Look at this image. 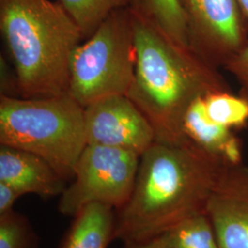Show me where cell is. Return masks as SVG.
Wrapping results in <instances>:
<instances>
[{
  "instance_id": "6da1fadb",
  "label": "cell",
  "mask_w": 248,
  "mask_h": 248,
  "mask_svg": "<svg viewBox=\"0 0 248 248\" xmlns=\"http://www.w3.org/2000/svg\"><path fill=\"white\" fill-rule=\"evenodd\" d=\"M225 164L188 140L155 141L141 155L130 200L115 211V240L153 239L207 213Z\"/></svg>"
},
{
  "instance_id": "7a4b0ae2",
  "label": "cell",
  "mask_w": 248,
  "mask_h": 248,
  "mask_svg": "<svg viewBox=\"0 0 248 248\" xmlns=\"http://www.w3.org/2000/svg\"><path fill=\"white\" fill-rule=\"evenodd\" d=\"M132 9L136 66L127 96L150 122L156 142L186 141L182 123L190 104L210 93L232 89L219 68Z\"/></svg>"
},
{
  "instance_id": "3957f363",
  "label": "cell",
  "mask_w": 248,
  "mask_h": 248,
  "mask_svg": "<svg viewBox=\"0 0 248 248\" xmlns=\"http://www.w3.org/2000/svg\"><path fill=\"white\" fill-rule=\"evenodd\" d=\"M0 31L19 97L68 93L72 57L84 38L58 0H0Z\"/></svg>"
},
{
  "instance_id": "277c9868",
  "label": "cell",
  "mask_w": 248,
  "mask_h": 248,
  "mask_svg": "<svg viewBox=\"0 0 248 248\" xmlns=\"http://www.w3.org/2000/svg\"><path fill=\"white\" fill-rule=\"evenodd\" d=\"M0 144L35 154L72 180L88 144L84 108L68 93L30 98L0 95Z\"/></svg>"
},
{
  "instance_id": "5b68a950",
  "label": "cell",
  "mask_w": 248,
  "mask_h": 248,
  "mask_svg": "<svg viewBox=\"0 0 248 248\" xmlns=\"http://www.w3.org/2000/svg\"><path fill=\"white\" fill-rule=\"evenodd\" d=\"M135 66L133 9H117L76 49L68 94L83 108L108 96L127 95Z\"/></svg>"
},
{
  "instance_id": "8992f818",
  "label": "cell",
  "mask_w": 248,
  "mask_h": 248,
  "mask_svg": "<svg viewBox=\"0 0 248 248\" xmlns=\"http://www.w3.org/2000/svg\"><path fill=\"white\" fill-rule=\"evenodd\" d=\"M140 158L132 151L87 144L70 185L60 196L59 213L75 216L90 203L123 208L133 194Z\"/></svg>"
},
{
  "instance_id": "52a82bcc",
  "label": "cell",
  "mask_w": 248,
  "mask_h": 248,
  "mask_svg": "<svg viewBox=\"0 0 248 248\" xmlns=\"http://www.w3.org/2000/svg\"><path fill=\"white\" fill-rule=\"evenodd\" d=\"M191 49L219 68L248 41V19L236 0H178Z\"/></svg>"
},
{
  "instance_id": "ba28073f",
  "label": "cell",
  "mask_w": 248,
  "mask_h": 248,
  "mask_svg": "<svg viewBox=\"0 0 248 248\" xmlns=\"http://www.w3.org/2000/svg\"><path fill=\"white\" fill-rule=\"evenodd\" d=\"M88 144L132 151L140 155L155 142L148 119L127 95L100 98L84 108Z\"/></svg>"
},
{
  "instance_id": "9c48e42d",
  "label": "cell",
  "mask_w": 248,
  "mask_h": 248,
  "mask_svg": "<svg viewBox=\"0 0 248 248\" xmlns=\"http://www.w3.org/2000/svg\"><path fill=\"white\" fill-rule=\"evenodd\" d=\"M221 248H248V167L225 164L208 204Z\"/></svg>"
},
{
  "instance_id": "30bf717a",
  "label": "cell",
  "mask_w": 248,
  "mask_h": 248,
  "mask_svg": "<svg viewBox=\"0 0 248 248\" xmlns=\"http://www.w3.org/2000/svg\"><path fill=\"white\" fill-rule=\"evenodd\" d=\"M0 183L21 195L36 194L43 199L61 196L67 181L41 156L0 144Z\"/></svg>"
},
{
  "instance_id": "8fae6325",
  "label": "cell",
  "mask_w": 248,
  "mask_h": 248,
  "mask_svg": "<svg viewBox=\"0 0 248 248\" xmlns=\"http://www.w3.org/2000/svg\"><path fill=\"white\" fill-rule=\"evenodd\" d=\"M184 136L196 146L226 164L243 162V143L233 130L213 122L206 112L203 97L196 98L183 118Z\"/></svg>"
},
{
  "instance_id": "7c38bea8",
  "label": "cell",
  "mask_w": 248,
  "mask_h": 248,
  "mask_svg": "<svg viewBox=\"0 0 248 248\" xmlns=\"http://www.w3.org/2000/svg\"><path fill=\"white\" fill-rule=\"evenodd\" d=\"M115 210L90 203L74 216L71 226L58 248H108L114 241Z\"/></svg>"
},
{
  "instance_id": "4fadbf2b",
  "label": "cell",
  "mask_w": 248,
  "mask_h": 248,
  "mask_svg": "<svg viewBox=\"0 0 248 248\" xmlns=\"http://www.w3.org/2000/svg\"><path fill=\"white\" fill-rule=\"evenodd\" d=\"M136 10L177 44L191 49L186 17L178 0H141L140 8Z\"/></svg>"
},
{
  "instance_id": "5bb4252c",
  "label": "cell",
  "mask_w": 248,
  "mask_h": 248,
  "mask_svg": "<svg viewBox=\"0 0 248 248\" xmlns=\"http://www.w3.org/2000/svg\"><path fill=\"white\" fill-rule=\"evenodd\" d=\"M89 39L113 11L130 8L133 0H58Z\"/></svg>"
},
{
  "instance_id": "9a60e30c",
  "label": "cell",
  "mask_w": 248,
  "mask_h": 248,
  "mask_svg": "<svg viewBox=\"0 0 248 248\" xmlns=\"http://www.w3.org/2000/svg\"><path fill=\"white\" fill-rule=\"evenodd\" d=\"M206 112L216 124L231 130L242 129L248 124V97L232 91H219L204 96Z\"/></svg>"
},
{
  "instance_id": "2e32d148",
  "label": "cell",
  "mask_w": 248,
  "mask_h": 248,
  "mask_svg": "<svg viewBox=\"0 0 248 248\" xmlns=\"http://www.w3.org/2000/svg\"><path fill=\"white\" fill-rule=\"evenodd\" d=\"M164 234L172 248H221L207 213L186 219Z\"/></svg>"
},
{
  "instance_id": "e0dca14e",
  "label": "cell",
  "mask_w": 248,
  "mask_h": 248,
  "mask_svg": "<svg viewBox=\"0 0 248 248\" xmlns=\"http://www.w3.org/2000/svg\"><path fill=\"white\" fill-rule=\"evenodd\" d=\"M39 238L25 215L0 214V248H38Z\"/></svg>"
},
{
  "instance_id": "ac0fdd59",
  "label": "cell",
  "mask_w": 248,
  "mask_h": 248,
  "mask_svg": "<svg viewBox=\"0 0 248 248\" xmlns=\"http://www.w3.org/2000/svg\"><path fill=\"white\" fill-rule=\"evenodd\" d=\"M223 68L233 76L239 84L240 94L248 97V41L226 62Z\"/></svg>"
},
{
  "instance_id": "d6986e66",
  "label": "cell",
  "mask_w": 248,
  "mask_h": 248,
  "mask_svg": "<svg viewBox=\"0 0 248 248\" xmlns=\"http://www.w3.org/2000/svg\"><path fill=\"white\" fill-rule=\"evenodd\" d=\"M1 93L9 97H17L18 95V83L16 74H11L7 62L1 56Z\"/></svg>"
},
{
  "instance_id": "ffe728a7",
  "label": "cell",
  "mask_w": 248,
  "mask_h": 248,
  "mask_svg": "<svg viewBox=\"0 0 248 248\" xmlns=\"http://www.w3.org/2000/svg\"><path fill=\"white\" fill-rule=\"evenodd\" d=\"M21 196L18 191L11 186L0 183V214L12 211L16 201Z\"/></svg>"
},
{
  "instance_id": "44dd1931",
  "label": "cell",
  "mask_w": 248,
  "mask_h": 248,
  "mask_svg": "<svg viewBox=\"0 0 248 248\" xmlns=\"http://www.w3.org/2000/svg\"><path fill=\"white\" fill-rule=\"evenodd\" d=\"M124 248H172L165 234L143 242L124 243Z\"/></svg>"
},
{
  "instance_id": "7402d4cb",
  "label": "cell",
  "mask_w": 248,
  "mask_h": 248,
  "mask_svg": "<svg viewBox=\"0 0 248 248\" xmlns=\"http://www.w3.org/2000/svg\"><path fill=\"white\" fill-rule=\"evenodd\" d=\"M236 1L239 5L240 9H242L244 15L248 19V0H236Z\"/></svg>"
},
{
  "instance_id": "603a6c76",
  "label": "cell",
  "mask_w": 248,
  "mask_h": 248,
  "mask_svg": "<svg viewBox=\"0 0 248 248\" xmlns=\"http://www.w3.org/2000/svg\"><path fill=\"white\" fill-rule=\"evenodd\" d=\"M140 4H141V0H133V6L132 8L138 9L140 8Z\"/></svg>"
}]
</instances>
